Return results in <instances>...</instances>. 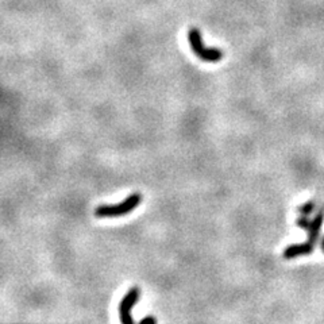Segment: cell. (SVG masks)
Listing matches in <instances>:
<instances>
[{"label": "cell", "instance_id": "6da1fadb", "mask_svg": "<svg viewBox=\"0 0 324 324\" xmlns=\"http://www.w3.org/2000/svg\"><path fill=\"white\" fill-rule=\"evenodd\" d=\"M142 203V196L139 193H132L130 196L118 204H101L95 209L97 218H119L132 212L139 204Z\"/></svg>", "mask_w": 324, "mask_h": 324}, {"label": "cell", "instance_id": "7a4b0ae2", "mask_svg": "<svg viewBox=\"0 0 324 324\" xmlns=\"http://www.w3.org/2000/svg\"><path fill=\"white\" fill-rule=\"evenodd\" d=\"M189 46L196 57L205 62H219L223 58V51L215 47H205L201 39L200 31L197 29H191L188 33Z\"/></svg>", "mask_w": 324, "mask_h": 324}, {"label": "cell", "instance_id": "3957f363", "mask_svg": "<svg viewBox=\"0 0 324 324\" xmlns=\"http://www.w3.org/2000/svg\"><path fill=\"white\" fill-rule=\"evenodd\" d=\"M139 296H141V290H139L138 288H131V289L126 293V296L122 299V301H120L118 311H119L120 321L123 324L134 323V319H132L131 316V311L135 307V304L138 303Z\"/></svg>", "mask_w": 324, "mask_h": 324}, {"label": "cell", "instance_id": "277c9868", "mask_svg": "<svg viewBox=\"0 0 324 324\" xmlns=\"http://www.w3.org/2000/svg\"><path fill=\"white\" fill-rule=\"evenodd\" d=\"M155 317H153V316H147V317H145V319H142V320L139 321V323L141 324H143V323H155Z\"/></svg>", "mask_w": 324, "mask_h": 324}]
</instances>
